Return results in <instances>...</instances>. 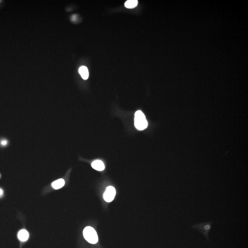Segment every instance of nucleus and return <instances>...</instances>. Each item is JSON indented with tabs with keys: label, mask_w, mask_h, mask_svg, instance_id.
I'll use <instances>...</instances> for the list:
<instances>
[{
	"label": "nucleus",
	"mask_w": 248,
	"mask_h": 248,
	"mask_svg": "<svg viewBox=\"0 0 248 248\" xmlns=\"http://www.w3.org/2000/svg\"><path fill=\"white\" fill-rule=\"evenodd\" d=\"M134 125L135 127L140 131L144 130L148 127V121L142 111H137L135 114Z\"/></svg>",
	"instance_id": "1"
},
{
	"label": "nucleus",
	"mask_w": 248,
	"mask_h": 248,
	"mask_svg": "<svg viewBox=\"0 0 248 248\" xmlns=\"http://www.w3.org/2000/svg\"><path fill=\"white\" fill-rule=\"evenodd\" d=\"M84 237L87 241L91 244H95L98 242L97 233L95 229L91 227H87L84 229Z\"/></svg>",
	"instance_id": "2"
},
{
	"label": "nucleus",
	"mask_w": 248,
	"mask_h": 248,
	"mask_svg": "<svg viewBox=\"0 0 248 248\" xmlns=\"http://www.w3.org/2000/svg\"><path fill=\"white\" fill-rule=\"evenodd\" d=\"M213 222H204L195 224L192 226L193 229H196L204 235L207 240H209V232L211 228Z\"/></svg>",
	"instance_id": "3"
},
{
	"label": "nucleus",
	"mask_w": 248,
	"mask_h": 248,
	"mask_svg": "<svg viewBox=\"0 0 248 248\" xmlns=\"http://www.w3.org/2000/svg\"><path fill=\"white\" fill-rule=\"evenodd\" d=\"M116 194V190L112 186H108L104 194V198L107 202H111L114 200Z\"/></svg>",
	"instance_id": "4"
},
{
	"label": "nucleus",
	"mask_w": 248,
	"mask_h": 248,
	"mask_svg": "<svg viewBox=\"0 0 248 248\" xmlns=\"http://www.w3.org/2000/svg\"><path fill=\"white\" fill-rule=\"evenodd\" d=\"M91 166L94 169L98 171H103L105 169V166L103 161L101 160H97L93 161L91 164Z\"/></svg>",
	"instance_id": "5"
},
{
	"label": "nucleus",
	"mask_w": 248,
	"mask_h": 248,
	"mask_svg": "<svg viewBox=\"0 0 248 248\" xmlns=\"http://www.w3.org/2000/svg\"><path fill=\"white\" fill-rule=\"evenodd\" d=\"M79 74H80L81 77L84 80H87L89 77V71L87 67L82 66L79 68Z\"/></svg>",
	"instance_id": "6"
},
{
	"label": "nucleus",
	"mask_w": 248,
	"mask_h": 248,
	"mask_svg": "<svg viewBox=\"0 0 248 248\" xmlns=\"http://www.w3.org/2000/svg\"><path fill=\"white\" fill-rule=\"evenodd\" d=\"M18 236L19 240L22 242H25L28 239L29 234L26 230L22 229L19 232Z\"/></svg>",
	"instance_id": "7"
},
{
	"label": "nucleus",
	"mask_w": 248,
	"mask_h": 248,
	"mask_svg": "<svg viewBox=\"0 0 248 248\" xmlns=\"http://www.w3.org/2000/svg\"><path fill=\"white\" fill-rule=\"evenodd\" d=\"M65 184V181L63 179H59L53 182L52 183V187L55 189H59L62 188Z\"/></svg>",
	"instance_id": "8"
},
{
	"label": "nucleus",
	"mask_w": 248,
	"mask_h": 248,
	"mask_svg": "<svg viewBox=\"0 0 248 248\" xmlns=\"http://www.w3.org/2000/svg\"><path fill=\"white\" fill-rule=\"evenodd\" d=\"M138 4V1L137 0H128L125 2V6L129 9H132L136 7Z\"/></svg>",
	"instance_id": "9"
},
{
	"label": "nucleus",
	"mask_w": 248,
	"mask_h": 248,
	"mask_svg": "<svg viewBox=\"0 0 248 248\" xmlns=\"http://www.w3.org/2000/svg\"><path fill=\"white\" fill-rule=\"evenodd\" d=\"M7 143V141L6 140H2V141H1V144L3 146L6 145Z\"/></svg>",
	"instance_id": "10"
},
{
	"label": "nucleus",
	"mask_w": 248,
	"mask_h": 248,
	"mask_svg": "<svg viewBox=\"0 0 248 248\" xmlns=\"http://www.w3.org/2000/svg\"><path fill=\"white\" fill-rule=\"evenodd\" d=\"M2 194H3V191L0 188V195H1Z\"/></svg>",
	"instance_id": "11"
}]
</instances>
